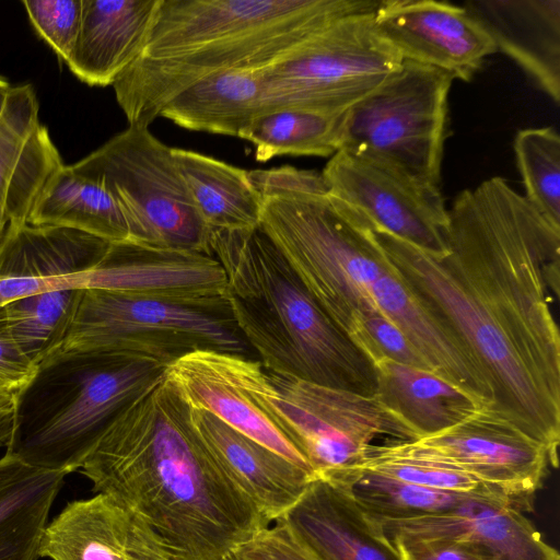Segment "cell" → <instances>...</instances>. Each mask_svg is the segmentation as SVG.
I'll use <instances>...</instances> for the list:
<instances>
[{
	"label": "cell",
	"mask_w": 560,
	"mask_h": 560,
	"mask_svg": "<svg viewBox=\"0 0 560 560\" xmlns=\"http://www.w3.org/2000/svg\"><path fill=\"white\" fill-rule=\"evenodd\" d=\"M387 539V538H386ZM400 560H488L475 546L447 538H389Z\"/></svg>",
	"instance_id": "obj_36"
},
{
	"label": "cell",
	"mask_w": 560,
	"mask_h": 560,
	"mask_svg": "<svg viewBox=\"0 0 560 560\" xmlns=\"http://www.w3.org/2000/svg\"><path fill=\"white\" fill-rule=\"evenodd\" d=\"M16 397L0 395V421L15 412Z\"/></svg>",
	"instance_id": "obj_39"
},
{
	"label": "cell",
	"mask_w": 560,
	"mask_h": 560,
	"mask_svg": "<svg viewBox=\"0 0 560 560\" xmlns=\"http://www.w3.org/2000/svg\"><path fill=\"white\" fill-rule=\"evenodd\" d=\"M177 168L210 232L259 225L262 200L248 171L212 156L172 148Z\"/></svg>",
	"instance_id": "obj_27"
},
{
	"label": "cell",
	"mask_w": 560,
	"mask_h": 560,
	"mask_svg": "<svg viewBox=\"0 0 560 560\" xmlns=\"http://www.w3.org/2000/svg\"><path fill=\"white\" fill-rule=\"evenodd\" d=\"M322 175L327 192L369 226L430 253L446 252L450 214L440 185L347 150L330 156Z\"/></svg>",
	"instance_id": "obj_12"
},
{
	"label": "cell",
	"mask_w": 560,
	"mask_h": 560,
	"mask_svg": "<svg viewBox=\"0 0 560 560\" xmlns=\"http://www.w3.org/2000/svg\"><path fill=\"white\" fill-rule=\"evenodd\" d=\"M68 474L0 458V560H36L50 508Z\"/></svg>",
	"instance_id": "obj_26"
},
{
	"label": "cell",
	"mask_w": 560,
	"mask_h": 560,
	"mask_svg": "<svg viewBox=\"0 0 560 560\" xmlns=\"http://www.w3.org/2000/svg\"><path fill=\"white\" fill-rule=\"evenodd\" d=\"M69 166L113 196L126 218L130 243L211 255V232L195 207L172 148L149 127L128 125Z\"/></svg>",
	"instance_id": "obj_8"
},
{
	"label": "cell",
	"mask_w": 560,
	"mask_h": 560,
	"mask_svg": "<svg viewBox=\"0 0 560 560\" xmlns=\"http://www.w3.org/2000/svg\"><path fill=\"white\" fill-rule=\"evenodd\" d=\"M346 114L268 110L256 116L238 138L254 145L258 162L281 155L330 158L340 150Z\"/></svg>",
	"instance_id": "obj_29"
},
{
	"label": "cell",
	"mask_w": 560,
	"mask_h": 560,
	"mask_svg": "<svg viewBox=\"0 0 560 560\" xmlns=\"http://www.w3.org/2000/svg\"><path fill=\"white\" fill-rule=\"evenodd\" d=\"M160 0H82L81 26L66 62L89 85L107 86L141 57Z\"/></svg>",
	"instance_id": "obj_22"
},
{
	"label": "cell",
	"mask_w": 560,
	"mask_h": 560,
	"mask_svg": "<svg viewBox=\"0 0 560 560\" xmlns=\"http://www.w3.org/2000/svg\"><path fill=\"white\" fill-rule=\"evenodd\" d=\"M454 78L404 60L400 69L346 114L340 150L394 163L440 185Z\"/></svg>",
	"instance_id": "obj_10"
},
{
	"label": "cell",
	"mask_w": 560,
	"mask_h": 560,
	"mask_svg": "<svg viewBox=\"0 0 560 560\" xmlns=\"http://www.w3.org/2000/svg\"><path fill=\"white\" fill-rule=\"evenodd\" d=\"M373 366L374 397L415 440L447 430L487 408L482 400L431 370L387 358L378 359Z\"/></svg>",
	"instance_id": "obj_24"
},
{
	"label": "cell",
	"mask_w": 560,
	"mask_h": 560,
	"mask_svg": "<svg viewBox=\"0 0 560 560\" xmlns=\"http://www.w3.org/2000/svg\"><path fill=\"white\" fill-rule=\"evenodd\" d=\"M27 223L73 229L112 244L130 243L126 218L113 196L65 164L44 188Z\"/></svg>",
	"instance_id": "obj_28"
},
{
	"label": "cell",
	"mask_w": 560,
	"mask_h": 560,
	"mask_svg": "<svg viewBox=\"0 0 560 560\" xmlns=\"http://www.w3.org/2000/svg\"><path fill=\"white\" fill-rule=\"evenodd\" d=\"M404 59L372 13L342 18L264 69L266 109L347 112L398 72Z\"/></svg>",
	"instance_id": "obj_9"
},
{
	"label": "cell",
	"mask_w": 560,
	"mask_h": 560,
	"mask_svg": "<svg viewBox=\"0 0 560 560\" xmlns=\"http://www.w3.org/2000/svg\"><path fill=\"white\" fill-rule=\"evenodd\" d=\"M261 200L259 228L354 343L376 315L411 342L428 335L429 312L357 213L327 191H276Z\"/></svg>",
	"instance_id": "obj_3"
},
{
	"label": "cell",
	"mask_w": 560,
	"mask_h": 560,
	"mask_svg": "<svg viewBox=\"0 0 560 560\" xmlns=\"http://www.w3.org/2000/svg\"><path fill=\"white\" fill-rule=\"evenodd\" d=\"M377 0H160L140 58L170 59L258 33L372 13ZM139 59V58H138Z\"/></svg>",
	"instance_id": "obj_11"
},
{
	"label": "cell",
	"mask_w": 560,
	"mask_h": 560,
	"mask_svg": "<svg viewBox=\"0 0 560 560\" xmlns=\"http://www.w3.org/2000/svg\"><path fill=\"white\" fill-rule=\"evenodd\" d=\"M79 471L144 521L170 560H225L270 526L205 446L164 373L109 421Z\"/></svg>",
	"instance_id": "obj_2"
},
{
	"label": "cell",
	"mask_w": 560,
	"mask_h": 560,
	"mask_svg": "<svg viewBox=\"0 0 560 560\" xmlns=\"http://www.w3.org/2000/svg\"><path fill=\"white\" fill-rule=\"evenodd\" d=\"M276 522L315 560H400L346 486L315 478Z\"/></svg>",
	"instance_id": "obj_19"
},
{
	"label": "cell",
	"mask_w": 560,
	"mask_h": 560,
	"mask_svg": "<svg viewBox=\"0 0 560 560\" xmlns=\"http://www.w3.org/2000/svg\"><path fill=\"white\" fill-rule=\"evenodd\" d=\"M211 255L232 318L266 371L373 397V363L325 314L258 226L219 230Z\"/></svg>",
	"instance_id": "obj_4"
},
{
	"label": "cell",
	"mask_w": 560,
	"mask_h": 560,
	"mask_svg": "<svg viewBox=\"0 0 560 560\" xmlns=\"http://www.w3.org/2000/svg\"><path fill=\"white\" fill-rule=\"evenodd\" d=\"M447 249L430 253L370 226L424 307L466 349L491 393L488 410L558 460L560 228L502 177L459 192Z\"/></svg>",
	"instance_id": "obj_1"
},
{
	"label": "cell",
	"mask_w": 560,
	"mask_h": 560,
	"mask_svg": "<svg viewBox=\"0 0 560 560\" xmlns=\"http://www.w3.org/2000/svg\"><path fill=\"white\" fill-rule=\"evenodd\" d=\"M225 560H257L242 546L237 547Z\"/></svg>",
	"instance_id": "obj_42"
},
{
	"label": "cell",
	"mask_w": 560,
	"mask_h": 560,
	"mask_svg": "<svg viewBox=\"0 0 560 560\" xmlns=\"http://www.w3.org/2000/svg\"><path fill=\"white\" fill-rule=\"evenodd\" d=\"M11 91L12 86L10 83L3 78H0V118L4 113Z\"/></svg>",
	"instance_id": "obj_40"
},
{
	"label": "cell",
	"mask_w": 560,
	"mask_h": 560,
	"mask_svg": "<svg viewBox=\"0 0 560 560\" xmlns=\"http://www.w3.org/2000/svg\"><path fill=\"white\" fill-rule=\"evenodd\" d=\"M79 292H45L2 305L14 341L37 365L65 326Z\"/></svg>",
	"instance_id": "obj_33"
},
{
	"label": "cell",
	"mask_w": 560,
	"mask_h": 560,
	"mask_svg": "<svg viewBox=\"0 0 560 560\" xmlns=\"http://www.w3.org/2000/svg\"><path fill=\"white\" fill-rule=\"evenodd\" d=\"M248 177L260 197L284 190L327 191V186L322 173L299 170L293 166L253 170L248 171Z\"/></svg>",
	"instance_id": "obj_37"
},
{
	"label": "cell",
	"mask_w": 560,
	"mask_h": 560,
	"mask_svg": "<svg viewBox=\"0 0 560 560\" xmlns=\"http://www.w3.org/2000/svg\"><path fill=\"white\" fill-rule=\"evenodd\" d=\"M506 497L477 495L450 512L406 520L377 521L389 538L459 539L488 560H560L535 525Z\"/></svg>",
	"instance_id": "obj_17"
},
{
	"label": "cell",
	"mask_w": 560,
	"mask_h": 560,
	"mask_svg": "<svg viewBox=\"0 0 560 560\" xmlns=\"http://www.w3.org/2000/svg\"><path fill=\"white\" fill-rule=\"evenodd\" d=\"M37 552L51 560H170L149 525L103 493L67 503L46 524Z\"/></svg>",
	"instance_id": "obj_18"
},
{
	"label": "cell",
	"mask_w": 560,
	"mask_h": 560,
	"mask_svg": "<svg viewBox=\"0 0 560 560\" xmlns=\"http://www.w3.org/2000/svg\"><path fill=\"white\" fill-rule=\"evenodd\" d=\"M354 470L445 491H495L460 468L428 453L415 441L392 440L372 444Z\"/></svg>",
	"instance_id": "obj_31"
},
{
	"label": "cell",
	"mask_w": 560,
	"mask_h": 560,
	"mask_svg": "<svg viewBox=\"0 0 560 560\" xmlns=\"http://www.w3.org/2000/svg\"><path fill=\"white\" fill-rule=\"evenodd\" d=\"M415 442L502 493L523 512L558 462L540 442L483 408L458 424Z\"/></svg>",
	"instance_id": "obj_13"
},
{
	"label": "cell",
	"mask_w": 560,
	"mask_h": 560,
	"mask_svg": "<svg viewBox=\"0 0 560 560\" xmlns=\"http://www.w3.org/2000/svg\"><path fill=\"white\" fill-rule=\"evenodd\" d=\"M514 152L527 202L560 228V137L553 127L526 128L514 139Z\"/></svg>",
	"instance_id": "obj_32"
},
{
	"label": "cell",
	"mask_w": 560,
	"mask_h": 560,
	"mask_svg": "<svg viewBox=\"0 0 560 560\" xmlns=\"http://www.w3.org/2000/svg\"><path fill=\"white\" fill-rule=\"evenodd\" d=\"M12 431V420L10 418L0 421V447L5 446Z\"/></svg>",
	"instance_id": "obj_41"
},
{
	"label": "cell",
	"mask_w": 560,
	"mask_h": 560,
	"mask_svg": "<svg viewBox=\"0 0 560 560\" xmlns=\"http://www.w3.org/2000/svg\"><path fill=\"white\" fill-rule=\"evenodd\" d=\"M243 369L255 401L305 457L316 478L343 479L380 436L415 440L374 396L278 375L248 357Z\"/></svg>",
	"instance_id": "obj_7"
},
{
	"label": "cell",
	"mask_w": 560,
	"mask_h": 560,
	"mask_svg": "<svg viewBox=\"0 0 560 560\" xmlns=\"http://www.w3.org/2000/svg\"><path fill=\"white\" fill-rule=\"evenodd\" d=\"M22 4L39 36L67 62L81 26L82 0H25Z\"/></svg>",
	"instance_id": "obj_34"
},
{
	"label": "cell",
	"mask_w": 560,
	"mask_h": 560,
	"mask_svg": "<svg viewBox=\"0 0 560 560\" xmlns=\"http://www.w3.org/2000/svg\"><path fill=\"white\" fill-rule=\"evenodd\" d=\"M112 243L61 226L11 225L0 241V306L28 295L105 289Z\"/></svg>",
	"instance_id": "obj_14"
},
{
	"label": "cell",
	"mask_w": 560,
	"mask_h": 560,
	"mask_svg": "<svg viewBox=\"0 0 560 560\" xmlns=\"http://www.w3.org/2000/svg\"><path fill=\"white\" fill-rule=\"evenodd\" d=\"M63 165L39 122L30 84L12 86L0 118V241L11 225L27 223L44 188Z\"/></svg>",
	"instance_id": "obj_20"
},
{
	"label": "cell",
	"mask_w": 560,
	"mask_h": 560,
	"mask_svg": "<svg viewBox=\"0 0 560 560\" xmlns=\"http://www.w3.org/2000/svg\"><path fill=\"white\" fill-rule=\"evenodd\" d=\"M37 371L38 365L14 341L0 306V395L16 397Z\"/></svg>",
	"instance_id": "obj_35"
},
{
	"label": "cell",
	"mask_w": 560,
	"mask_h": 560,
	"mask_svg": "<svg viewBox=\"0 0 560 560\" xmlns=\"http://www.w3.org/2000/svg\"><path fill=\"white\" fill-rule=\"evenodd\" d=\"M165 368L95 354L38 366L16 396L5 452L33 467L66 474L79 470L109 421Z\"/></svg>",
	"instance_id": "obj_5"
},
{
	"label": "cell",
	"mask_w": 560,
	"mask_h": 560,
	"mask_svg": "<svg viewBox=\"0 0 560 560\" xmlns=\"http://www.w3.org/2000/svg\"><path fill=\"white\" fill-rule=\"evenodd\" d=\"M264 69L206 77L174 96L159 117L185 129L238 138L266 109Z\"/></svg>",
	"instance_id": "obj_25"
},
{
	"label": "cell",
	"mask_w": 560,
	"mask_h": 560,
	"mask_svg": "<svg viewBox=\"0 0 560 560\" xmlns=\"http://www.w3.org/2000/svg\"><path fill=\"white\" fill-rule=\"evenodd\" d=\"M558 105L560 0H471L463 5Z\"/></svg>",
	"instance_id": "obj_23"
},
{
	"label": "cell",
	"mask_w": 560,
	"mask_h": 560,
	"mask_svg": "<svg viewBox=\"0 0 560 560\" xmlns=\"http://www.w3.org/2000/svg\"><path fill=\"white\" fill-rule=\"evenodd\" d=\"M245 357L196 349L170 363L164 375L188 407L211 412L230 428L315 476L305 457L252 396L244 375Z\"/></svg>",
	"instance_id": "obj_16"
},
{
	"label": "cell",
	"mask_w": 560,
	"mask_h": 560,
	"mask_svg": "<svg viewBox=\"0 0 560 560\" xmlns=\"http://www.w3.org/2000/svg\"><path fill=\"white\" fill-rule=\"evenodd\" d=\"M247 348L230 311L90 289L79 292L65 326L38 366L81 354L167 366L196 349L246 355Z\"/></svg>",
	"instance_id": "obj_6"
},
{
	"label": "cell",
	"mask_w": 560,
	"mask_h": 560,
	"mask_svg": "<svg viewBox=\"0 0 560 560\" xmlns=\"http://www.w3.org/2000/svg\"><path fill=\"white\" fill-rule=\"evenodd\" d=\"M337 482L346 486L359 506L375 521L441 514L457 509L477 495L499 493L425 488L364 470H354Z\"/></svg>",
	"instance_id": "obj_30"
},
{
	"label": "cell",
	"mask_w": 560,
	"mask_h": 560,
	"mask_svg": "<svg viewBox=\"0 0 560 560\" xmlns=\"http://www.w3.org/2000/svg\"><path fill=\"white\" fill-rule=\"evenodd\" d=\"M242 547L257 560H315L280 522H275Z\"/></svg>",
	"instance_id": "obj_38"
},
{
	"label": "cell",
	"mask_w": 560,
	"mask_h": 560,
	"mask_svg": "<svg viewBox=\"0 0 560 560\" xmlns=\"http://www.w3.org/2000/svg\"><path fill=\"white\" fill-rule=\"evenodd\" d=\"M376 30L409 60L469 81L498 48L464 7L434 0H383L373 12Z\"/></svg>",
	"instance_id": "obj_15"
},
{
	"label": "cell",
	"mask_w": 560,
	"mask_h": 560,
	"mask_svg": "<svg viewBox=\"0 0 560 560\" xmlns=\"http://www.w3.org/2000/svg\"><path fill=\"white\" fill-rule=\"evenodd\" d=\"M189 408L190 423L225 474L271 525L316 477L283 456L230 428L211 412Z\"/></svg>",
	"instance_id": "obj_21"
}]
</instances>
